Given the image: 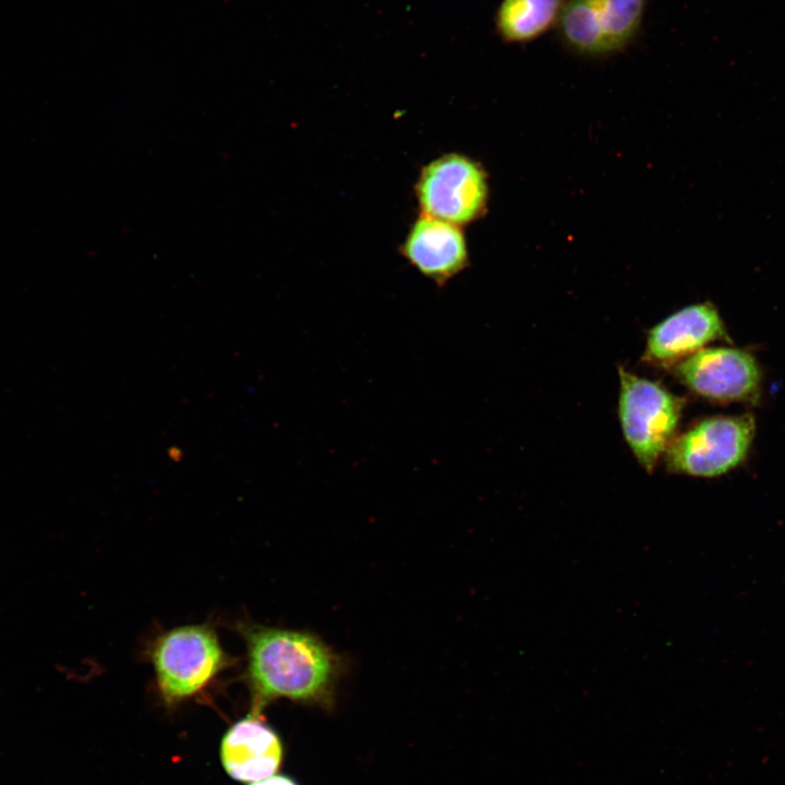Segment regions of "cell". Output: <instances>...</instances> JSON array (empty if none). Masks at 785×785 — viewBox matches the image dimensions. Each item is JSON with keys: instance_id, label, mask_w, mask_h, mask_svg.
<instances>
[{"instance_id": "1", "label": "cell", "mask_w": 785, "mask_h": 785, "mask_svg": "<svg viewBox=\"0 0 785 785\" xmlns=\"http://www.w3.org/2000/svg\"><path fill=\"white\" fill-rule=\"evenodd\" d=\"M245 642V677L253 709L277 698L301 702L330 699L341 662L319 637L301 630L241 623Z\"/></svg>"}, {"instance_id": "3", "label": "cell", "mask_w": 785, "mask_h": 785, "mask_svg": "<svg viewBox=\"0 0 785 785\" xmlns=\"http://www.w3.org/2000/svg\"><path fill=\"white\" fill-rule=\"evenodd\" d=\"M619 382L618 418L625 440L651 472L675 437L684 401L661 384L623 367Z\"/></svg>"}, {"instance_id": "4", "label": "cell", "mask_w": 785, "mask_h": 785, "mask_svg": "<svg viewBox=\"0 0 785 785\" xmlns=\"http://www.w3.org/2000/svg\"><path fill=\"white\" fill-rule=\"evenodd\" d=\"M414 192L421 215L462 227L486 210L487 176L476 160L448 153L421 169Z\"/></svg>"}, {"instance_id": "10", "label": "cell", "mask_w": 785, "mask_h": 785, "mask_svg": "<svg viewBox=\"0 0 785 785\" xmlns=\"http://www.w3.org/2000/svg\"><path fill=\"white\" fill-rule=\"evenodd\" d=\"M723 334L722 319L712 304L689 305L649 330L643 360L672 366Z\"/></svg>"}, {"instance_id": "8", "label": "cell", "mask_w": 785, "mask_h": 785, "mask_svg": "<svg viewBox=\"0 0 785 785\" xmlns=\"http://www.w3.org/2000/svg\"><path fill=\"white\" fill-rule=\"evenodd\" d=\"M401 255L424 277L446 285L469 264L467 241L461 227L425 215L411 225Z\"/></svg>"}, {"instance_id": "6", "label": "cell", "mask_w": 785, "mask_h": 785, "mask_svg": "<svg viewBox=\"0 0 785 785\" xmlns=\"http://www.w3.org/2000/svg\"><path fill=\"white\" fill-rule=\"evenodd\" d=\"M647 0H569L558 17L564 41L575 51L601 56L623 49L637 34Z\"/></svg>"}, {"instance_id": "9", "label": "cell", "mask_w": 785, "mask_h": 785, "mask_svg": "<svg viewBox=\"0 0 785 785\" xmlns=\"http://www.w3.org/2000/svg\"><path fill=\"white\" fill-rule=\"evenodd\" d=\"M220 759L229 776L254 783L277 772L282 760V745L276 732L263 720L261 710L253 709L226 732Z\"/></svg>"}, {"instance_id": "5", "label": "cell", "mask_w": 785, "mask_h": 785, "mask_svg": "<svg viewBox=\"0 0 785 785\" xmlns=\"http://www.w3.org/2000/svg\"><path fill=\"white\" fill-rule=\"evenodd\" d=\"M754 432L750 415L702 420L675 436L665 450L668 471L693 476H716L745 457Z\"/></svg>"}, {"instance_id": "11", "label": "cell", "mask_w": 785, "mask_h": 785, "mask_svg": "<svg viewBox=\"0 0 785 785\" xmlns=\"http://www.w3.org/2000/svg\"><path fill=\"white\" fill-rule=\"evenodd\" d=\"M564 0H502L496 14L498 35L506 43H527L558 21Z\"/></svg>"}, {"instance_id": "2", "label": "cell", "mask_w": 785, "mask_h": 785, "mask_svg": "<svg viewBox=\"0 0 785 785\" xmlns=\"http://www.w3.org/2000/svg\"><path fill=\"white\" fill-rule=\"evenodd\" d=\"M148 656L158 692L168 705L196 696L230 665L210 624L186 625L162 632L150 643Z\"/></svg>"}, {"instance_id": "7", "label": "cell", "mask_w": 785, "mask_h": 785, "mask_svg": "<svg viewBox=\"0 0 785 785\" xmlns=\"http://www.w3.org/2000/svg\"><path fill=\"white\" fill-rule=\"evenodd\" d=\"M675 377L691 391L714 400L750 397L759 385V370L746 352L729 348L701 349L675 364Z\"/></svg>"}, {"instance_id": "12", "label": "cell", "mask_w": 785, "mask_h": 785, "mask_svg": "<svg viewBox=\"0 0 785 785\" xmlns=\"http://www.w3.org/2000/svg\"><path fill=\"white\" fill-rule=\"evenodd\" d=\"M251 785H297V783L290 777L283 775H275L258 782H254Z\"/></svg>"}]
</instances>
